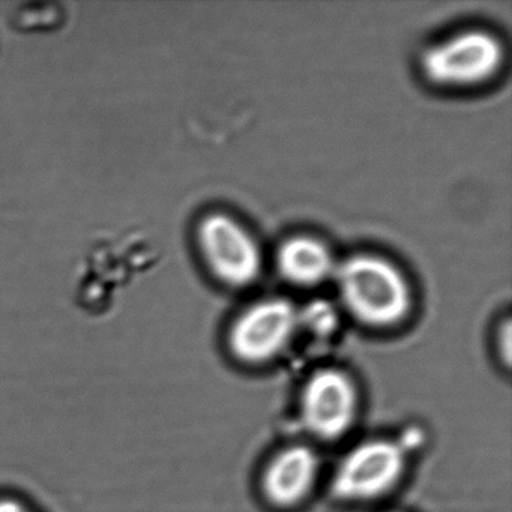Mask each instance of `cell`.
Here are the masks:
<instances>
[{
    "label": "cell",
    "mask_w": 512,
    "mask_h": 512,
    "mask_svg": "<svg viewBox=\"0 0 512 512\" xmlns=\"http://www.w3.org/2000/svg\"><path fill=\"white\" fill-rule=\"evenodd\" d=\"M338 290L350 313L365 325L392 326L412 304L406 278L388 260L358 254L335 268Z\"/></svg>",
    "instance_id": "1"
},
{
    "label": "cell",
    "mask_w": 512,
    "mask_h": 512,
    "mask_svg": "<svg viewBox=\"0 0 512 512\" xmlns=\"http://www.w3.org/2000/svg\"><path fill=\"white\" fill-rule=\"evenodd\" d=\"M503 58V46L494 35L472 29L428 47L421 56V70L434 85L460 88L491 79Z\"/></svg>",
    "instance_id": "2"
},
{
    "label": "cell",
    "mask_w": 512,
    "mask_h": 512,
    "mask_svg": "<svg viewBox=\"0 0 512 512\" xmlns=\"http://www.w3.org/2000/svg\"><path fill=\"white\" fill-rule=\"evenodd\" d=\"M197 241L209 268L227 286H248L259 277V247L245 227L230 215H206L197 229Z\"/></svg>",
    "instance_id": "3"
},
{
    "label": "cell",
    "mask_w": 512,
    "mask_h": 512,
    "mask_svg": "<svg viewBox=\"0 0 512 512\" xmlns=\"http://www.w3.org/2000/svg\"><path fill=\"white\" fill-rule=\"evenodd\" d=\"M403 445L392 440H370L353 448L335 472V494L344 499L367 500L391 490L406 466Z\"/></svg>",
    "instance_id": "4"
},
{
    "label": "cell",
    "mask_w": 512,
    "mask_h": 512,
    "mask_svg": "<svg viewBox=\"0 0 512 512\" xmlns=\"http://www.w3.org/2000/svg\"><path fill=\"white\" fill-rule=\"evenodd\" d=\"M298 328V310L287 299H265L238 317L230 346L244 361L265 362L283 352Z\"/></svg>",
    "instance_id": "5"
},
{
    "label": "cell",
    "mask_w": 512,
    "mask_h": 512,
    "mask_svg": "<svg viewBox=\"0 0 512 512\" xmlns=\"http://www.w3.org/2000/svg\"><path fill=\"white\" fill-rule=\"evenodd\" d=\"M358 412L355 385L343 371L320 370L308 380L302 394V421L323 439H334L352 427Z\"/></svg>",
    "instance_id": "6"
},
{
    "label": "cell",
    "mask_w": 512,
    "mask_h": 512,
    "mask_svg": "<svg viewBox=\"0 0 512 512\" xmlns=\"http://www.w3.org/2000/svg\"><path fill=\"white\" fill-rule=\"evenodd\" d=\"M319 473V457L308 446H290L277 455L265 473V491L278 505L289 506L307 496Z\"/></svg>",
    "instance_id": "7"
},
{
    "label": "cell",
    "mask_w": 512,
    "mask_h": 512,
    "mask_svg": "<svg viewBox=\"0 0 512 512\" xmlns=\"http://www.w3.org/2000/svg\"><path fill=\"white\" fill-rule=\"evenodd\" d=\"M281 275L298 286H314L335 271L334 260L319 239L296 236L281 244L277 253Z\"/></svg>",
    "instance_id": "8"
},
{
    "label": "cell",
    "mask_w": 512,
    "mask_h": 512,
    "mask_svg": "<svg viewBox=\"0 0 512 512\" xmlns=\"http://www.w3.org/2000/svg\"><path fill=\"white\" fill-rule=\"evenodd\" d=\"M298 314L299 326H308L317 334H328V332L334 331L335 325H337V314H335L334 308L322 299L311 302L304 310L298 311Z\"/></svg>",
    "instance_id": "9"
},
{
    "label": "cell",
    "mask_w": 512,
    "mask_h": 512,
    "mask_svg": "<svg viewBox=\"0 0 512 512\" xmlns=\"http://www.w3.org/2000/svg\"><path fill=\"white\" fill-rule=\"evenodd\" d=\"M0 512H38L31 503L13 493H0Z\"/></svg>",
    "instance_id": "10"
},
{
    "label": "cell",
    "mask_w": 512,
    "mask_h": 512,
    "mask_svg": "<svg viewBox=\"0 0 512 512\" xmlns=\"http://www.w3.org/2000/svg\"><path fill=\"white\" fill-rule=\"evenodd\" d=\"M502 340H503V352H505V362H509V359H511V322L509 320H506L505 326H503V334H502Z\"/></svg>",
    "instance_id": "11"
}]
</instances>
